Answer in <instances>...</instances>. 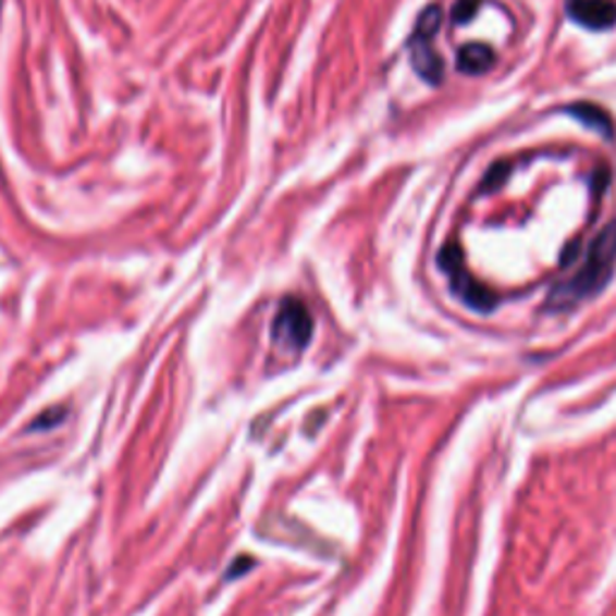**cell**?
<instances>
[{"label": "cell", "instance_id": "6da1fadb", "mask_svg": "<svg viewBox=\"0 0 616 616\" xmlns=\"http://www.w3.org/2000/svg\"><path fill=\"white\" fill-rule=\"evenodd\" d=\"M616 268V222L607 224L586 250L578 270L552 292V308H568L597 294Z\"/></svg>", "mask_w": 616, "mask_h": 616}, {"label": "cell", "instance_id": "7a4b0ae2", "mask_svg": "<svg viewBox=\"0 0 616 616\" xmlns=\"http://www.w3.org/2000/svg\"><path fill=\"white\" fill-rule=\"evenodd\" d=\"M443 13L439 5H429L424 13L419 15L412 37H409V59L417 75L424 79L427 85H441L443 83V61L433 49V37L441 29Z\"/></svg>", "mask_w": 616, "mask_h": 616}, {"label": "cell", "instance_id": "3957f363", "mask_svg": "<svg viewBox=\"0 0 616 616\" xmlns=\"http://www.w3.org/2000/svg\"><path fill=\"white\" fill-rule=\"evenodd\" d=\"M311 333L313 321L306 304L296 299V296H287L278 308L275 321H272V342L284 352H301L308 345V340H311Z\"/></svg>", "mask_w": 616, "mask_h": 616}, {"label": "cell", "instance_id": "277c9868", "mask_svg": "<svg viewBox=\"0 0 616 616\" xmlns=\"http://www.w3.org/2000/svg\"><path fill=\"white\" fill-rule=\"evenodd\" d=\"M441 268L448 272L455 292L463 296L465 304H470L472 308H479V311H489V308L496 304L492 292L482 287V284H477L470 275H467V270L463 266V258H460V250L455 246H446L441 250Z\"/></svg>", "mask_w": 616, "mask_h": 616}, {"label": "cell", "instance_id": "5b68a950", "mask_svg": "<svg viewBox=\"0 0 616 616\" xmlns=\"http://www.w3.org/2000/svg\"><path fill=\"white\" fill-rule=\"evenodd\" d=\"M566 13L576 25L592 32H604L616 25L614 0H566Z\"/></svg>", "mask_w": 616, "mask_h": 616}, {"label": "cell", "instance_id": "8992f818", "mask_svg": "<svg viewBox=\"0 0 616 616\" xmlns=\"http://www.w3.org/2000/svg\"><path fill=\"white\" fill-rule=\"evenodd\" d=\"M458 71L465 75H484L496 65V53L486 44H467L458 51Z\"/></svg>", "mask_w": 616, "mask_h": 616}, {"label": "cell", "instance_id": "52a82bcc", "mask_svg": "<svg viewBox=\"0 0 616 616\" xmlns=\"http://www.w3.org/2000/svg\"><path fill=\"white\" fill-rule=\"evenodd\" d=\"M564 111L570 113L576 121L588 125V128L604 135V138H612L614 135V123L609 119V113L597 104H590V101H578V104H570Z\"/></svg>", "mask_w": 616, "mask_h": 616}, {"label": "cell", "instance_id": "ba28073f", "mask_svg": "<svg viewBox=\"0 0 616 616\" xmlns=\"http://www.w3.org/2000/svg\"><path fill=\"white\" fill-rule=\"evenodd\" d=\"M508 171H510V162H496L492 169L486 171V178H484V193H492L496 190L501 184H506L508 178Z\"/></svg>", "mask_w": 616, "mask_h": 616}, {"label": "cell", "instance_id": "9c48e42d", "mask_svg": "<svg viewBox=\"0 0 616 616\" xmlns=\"http://www.w3.org/2000/svg\"><path fill=\"white\" fill-rule=\"evenodd\" d=\"M477 8H479V0H458V3L453 5V22L455 25H465V22H470L477 13Z\"/></svg>", "mask_w": 616, "mask_h": 616}]
</instances>
